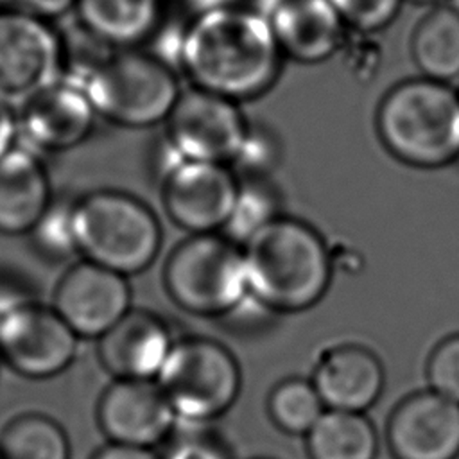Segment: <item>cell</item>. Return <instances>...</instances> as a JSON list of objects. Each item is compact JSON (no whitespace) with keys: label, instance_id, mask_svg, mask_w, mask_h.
<instances>
[{"label":"cell","instance_id":"obj_29","mask_svg":"<svg viewBox=\"0 0 459 459\" xmlns=\"http://www.w3.org/2000/svg\"><path fill=\"white\" fill-rule=\"evenodd\" d=\"M181 427L183 430L174 437L163 459H230L221 441L206 434L204 427Z\"/></svg>","mask_w":459,"mask_h":459},{"label":"cell","instance_id":"obj_15","mask_svg":"<svg viewBox=\"0 0 459 459\" xmlns=\"http://www.w3.org/2000/svg\"><path fill=\"white\" fill-rule=\"evenodd\" d=\"M95 117L82 88L63 79L18 113L20 138L36 152L68 151L91 134Z\"/></svg>","mask_w":459,"mask_h":459},{"label":"cell","instance_id":"obj_28","mask_svg":"<svg viewBox=\"0 0 459 459\" xmlns=\"http://www.w3.org/2000/svg\"><path fill=\"white\" fill-rule=\"evenodd\" d=\"M342 22L359 32H375L398 14L402 0H328Z\"/></svg>","mask_w":459,"mask_h":459},{"label":"cell","instance_id":"obj_31","mask_svg":"<svg viewBox=\"0 0 459 459\" xmlns=\"http://www.w3.org/2000/svg\"><path fill=\"white\" fill-rule=\"evenodd\" d=\"M93 459H161V457L152 448L109 443V445L102 446L93 455Z\"/></svg>","mask_w":459,"mask_h":459},{"label":"cell","instance_id":"obj_3","mask_svg":"<svg viewBox=\"0 0 459 459\" xmlns=\"http://www.w3.org/2000/svg\"><path fill=\"white\" fill-rule=\"evenodd\" d=\"M377 131L400 161L437 169L459 160V91L420 77L387 91L377 111Z\"/></svg>","mask_w":459,"mask_h":459},{"label":"cell","instance_id":"obj_25","mask_svg":"<svg viewBox=\"0 0 459 459\" xmlns=\"http://www.w3.org/2000/svg\"><path fill=\"white\" fill-rule=\"evenodd\" d=\"M278 217L276 194L262 179L246 178L238 181L233 212L224 226L230 240L247 242L258 230Z\"/></svg>","mask_w":459,"mask_h":459},{"label":"cell","instance_id":"obj_9","mask_svg":"<svg viewBox=\"0 0 459 459\" xmlns=\"http://www.w3.org/2000/svg\"><path fill=\"white\" fill-rule=\"evenodd\" d=\"M167 122L169 145L179 158L194 161H235L249 134L235 100L199 88L179 95Z\"/></svg>","mask_w":459,"mask_h":459},{"label":"cell","instance_id":"obj_33","mask_svg":"<svg viewBox=\"0 0 459 459\" xmlns=\"http://www.w3.org/2000/svg\"><path fill=\"white\" fill-rule=\"evenodd\" d=\"M25 301H29L27 294L22 292L14 283L0 280V332L7 319L13 316V312L22 307Z\"/></svg>","mask_w":459,"mask_h":459},{"label":"cell","instance_id":"obj_8","mask_svg":"<svg viewBox=\"0 0 459 459\" xmlns=\"http://www.w3.org/2000/svg\"><path fill=\"white\" fill-rule=\"evenodd\" d=\"M65 43L52 22L0 9V106L20 113L65 79Z\"/></svg>","mask_w":459,"mask_h":459},{"label":"cell","instance_id":"obj_2","mask_svg":"<svg viewBox=\"0 0 459 459\" xmlns=\"http://www.w3.org/2000/svg\"><path fill=\"white\" fill-rule=\"evenodd\" d=\"M247 296L274 312H303L323 299L332 280V258L308 224L278 215L242 249Z\"/></svg>","mask_w":459,"mask_h":459},{"label":"cell","instance_id":"obj_26","mask_svg":"<svg viewBox=\"0 0 459 459\" xmlns=\"http://www.w3.org/2000/svg\"><path fill=\"white\" fill-rule=\"evenodd\" d=\"M75 203L54 201L48 204L45 213L39 217L32 231L34 246L50 258H65L77 249L75 237V219H74Z\"/></svg>","mask_w":459,"mask_h":459},{"label":"cell","instance_id":"obj_20","mask_svg":"<svg viewBox=\"0 0 459 459\" xmlns=\"http://www.w3.org/2000/svg\"><path fill=\"white\" fill-rule=\"evenodd\" d=\"M161 0H77L75 22L111 48H133L158 27Z\"/></svg>","mask_w":459,"mask_h":459},{"label":"cell","instance_id":"obj_11","mask_svg":"<svg viewBox=\"0 0 459 459\" xmlns=\"http://www.w3.org/2000/svg\"><path fill=\"white\" fill-rule=\"evenodd\" d=\"M79 337L52 307L25 301L0 332V355L22 377L43 380L63 373L75 359Z\"/></svg>","mask_w":459,"mask_h":459},{"label":"cell","instance_id":"obj_6","mask_svg":"<svg viewBox=\"0 0 459 459\" xmlns=\"http://www.w3.org/2000/svg\"><path fill=\"white\" fill-rule=\"evenodd\" d=\"M156 384L179 425L206 427L222 416L240 393V368L213 339L188 337L172 344Z\"/></svg>","mask_w":459,"mask_h":459},{"label":"cell","instance_id":"obj_10","mask_svg":"<svg viewBox=\"0 0 459 459\" xmlns=\"http://www.w3.org/2000/svg\"><path fill=\"white\" fill-rule=\"evenodd\" d=\"M169 217L192 235L224 228L238 194L237 176L221 163L178 160L163 172Z\"/></svg>","mask_w":459,"mask_h":459},{"label":"cell","instance_id":"obj_21","mask_svg":"<svg viewBox=\"0 0 459 459\" xmlns=\"http://www.w3.org/2000/svg\"><path fill=\"white\" fill-rule=\"evenodd\" d=\"M411 52L423 77L439 82L459 77V13L448 4L429 11L414 29Z\"/></svg>","mask_w":459,"mask_h":459},{"label":"cell","instance_id":"obj_4","mask_svg":"<svg viewBox=\"0 0 459 459\" xmlns=\"http://www.w3.org/2000/svg\"><path fill=\"white\" fill-rule=\"evenodd\" d=\"M75 84L82 88L97 115L127 127L167 120L181 95L169 65L134 48L109 50Z\"/></svg>","mask_w":459,"mask_h":459},{"label":"cell","instance_id":"obj_13","mask_svg":"<svg viewBox=\"0 0 459 459\" xmlns=\"http://www.w3.org/2000/svg\"><path fill=\"white\" fill-rule=\"evenodd\" d=\"M387 443L394 459H457L459 403L430 389L407 396L387 421Z\"/></svg>","mask_w":459,"mask_h":459},{"label":"cell","instance_id":"obj_36","mask_svg":"<svg viewBox=\"0 0 459 459\" xmlns=\"http://www.w3.org/2000/svg\"><path fill=\"white\" fill-rule=\"evenodd\" d=\"M411 2H416V4H430V2H437V0H411Z\"/></svg>","mask_w":459,"mask_h":459},{"label":"cell","instance_id":"obj_1","mask_svg":"<svg viewBox=\"0 0 459 459\" xmlns=\"http://www.w3.org/2000/svg\"><path fill=\"white\" fill-rule=\"evenodd\" d=\"M178 61L195 88L237 102L276 81L281 50L267 16L222 2L203 7L183 27Z\"/></svg>","mask_w":459,"mask_h":459},{"label":"cell","instance_id":"obj_12","mask_svg":"<svg viewBox=\"0 0 459 459\" xmlns=\"http://www.w3.org/2000/svg\"><path fill=\"white\" fill-rule=\"evenodd\" d=\"M52 308L77 337L99 339L131 310V289L126 276L84 260L65 273Z\"/></svg>","mask_w":459,"mask_h":459},{"label":"cell","instance_id":"obj_30","mask_svg":"<svg viewBox=\"0 0 459 459\" xmlns=\"http://www.w3.org/2000/svg\"><path fill=\"white\" fill-rule=\"evenodd\" d=\"M75 2L77 0H0V9L54 22L57 18L74 14Z\"/></svg>","mask_w":459,"mask_h":459},{"label":"cell","instance_id":"obj_34","mask_svg":"<svg viewBox=\"0 0 459 459\" xmlns=\"http://www.w3.org/2000/svg\"><path fill=\"white\" fill-rule=\"evenodd\" d=\"M255 2V11L262 13L264 16H269V13L281 2V0H253Z\"/></svg>","mask_w":459,"mask_h":459},{"label":"cell","instance_id":"obj_17","mask_svg":"<svg viewBox=\"0 0 459 459\" xmlns=\"http://www.w3.org/2000/svg\"><path fill=\"white\" fill-rule=\"evenodd\" d=\"M384 368L378 357L360 344H341L319 359L312 385L326 409L364 412L384 389Z\"/></svg>","mask_w":459,"mask_h":459},{"label":"cell","instance_id":"obj_18","mask_svg":"<svg viewBox=\"0 0 459 459\" xmlns=\"http://www.w3.org/2000/svg\"><path fill=\"white\" fill-rule=\"evenodd\" d=\"M269 23L281 54L299 63H321L344 43V22L328 0H281Z\"/></svg>","mask_w":459,"mask_h":459},{"label":"cell","instance_id":"obj_7","mask_svg":"<svg viewBox=\"0 0 459 459\" xmlns=\"http://www.w3.org/2000/svg\"><path fill=\"white\" fill-rule=\"evenodd\" d=\"M163 281L179 308L203 317L230 314L247 296L242 249L217 233L192 235L176 246Z\"/></svg>","mask_w":459,"mask_h":459},{"label":"cell","instance_id":"obj_35","mask_svg":"<svg viewBox=\"0 0 459 459\" xmlns=\"http://www.w3.org/2000/svg\"><path fill=\"white\" fill-rule=\"evenodd\" d=\"M448 5H450L455 13H459V0H448Z\"/></svg>","mask_w":459,"mask_h":459},{"label":"cell","instance_id":"obj_24","mask_svg":"<svg viewBox=\"0 0 459 459\" xmlns=\"http://www.w3.org/2000/svg\"><path fill=\"white\" fill-rule=\"evenodd\" d=\"M267 411L273 423L285 434L307 436L326 407L312 382L289 378L271 391Z\"/></svg>","mask_w":459,"mask_h":459},{"label":"cell","instance_id":"obj_27","mask_svg":"<svg viewBox=\"0 0 459 459\" xmlns=\"http://www.w3.org/2000/svg\"><path fill=\"white\" fill-rule=\"evenodd\" d=\"M427 382L430 391L459 403V333L445 337L430 351Z\"/></svg>","mask_w":459,"mask_h":459},{"label":"cell","instance_id":"obj_14","mask_svg":"<svg viewBox=\"0 0 459 459\" xmlns=\"http://www.w3.org/2000/svg\"><path fill=\"white\" fill-rule=\"evenodd\" d=\"M97 420L111 443L152 448L178 425L156 380H115L100 396Z\"/></svg>","mask_w":459,"mask_h":459},{"label":"cell","instance_id":"obj_16","mask_svg":"<svg viewBox=\"0 0 459 459\" xmlns=\"http://www.w3.org/2000/svg\"><path fill=\"white\" fill-rule=\"evenodd\" d=\"M174 341L165 323L147 310H129L99 337V360L117 380H156Z\"/></svg>","mask_w":459,"mask_h":459},{"label":"cell","instance_id":"obj_37","mask_svg":"<svg viewBox=\"0 0 459 459\" xmlns=\"http://www.w3.org/2000/svg\"><path fill=\"white\" fill-rule=\"evenodd\" d=\"M0 459H2V457H0Z\"/></svg>","mask_w":459,"mask_h":459},{"label":"cell","instance_id":"obj_32","mask_svg":"<svg viewBox=\"0 0 459 459\" xmlns=\"http://www.w3.org/2000/svg\"><path fill=\"white\" fill-rule=\"evenodd\" d=\"M18 138L20 129L16 113L0 106V160L18 145Z\"/></svg>","mask_w":459,"mask_h":459},{"label":"cell","instance_id":"obj_22","mask_svg":"<svg viewBox=\"0 0 459 459\" xmlns=\"http://www.w3.org/2000/svg\"><path fill=\"white\" fill-rule=\"evenodd\" d=\"M310 459H375L378 436L362 412L326 409L307 434Z\"/></svg>","mask_w":459,"mask_h":459},{"label":"cell","instance_id":"obj_23","mask_svg":"<svg viewBox=\"0 0 459 459\" xmlns=\"http://www.w3.org/2000/svg\"><path fill=\"white\" fill-rule=\"evenodd\" d=\"M2 459H70L65 429L52 418L29 412L11 420L0 434Z\"/></svg>","mask_w":459,"mask_h":459},{"label":"cell","instance_id":"obj_19","mask_svg":"<svg viewBox=\"0 0 459 459\" xmlns=\"http://www.w3.org/2000/svg\"><path fill=\"white\" fill-rule=\"evenodd\" d=\"M50 203L45 163L36 151L18 143L0 160V233H30Z\"/></svg>","mask_w":459,"mask_h":459},{"label":"cell","instance_id":"obj_5","mask_svg":"<svg viewBox=\"0 0 459 459\" xmlns=\"http://www.w3.org/2000/svg\"><path fill=\"white\" fill-rule=\"evenodd\" d=\"M77 249L88 262L133 276L145 271L160 253L161 228L140 199L97 190L75 201Z\"/></svg>","mask_w":459,"mask_h":459}]
</instances>
